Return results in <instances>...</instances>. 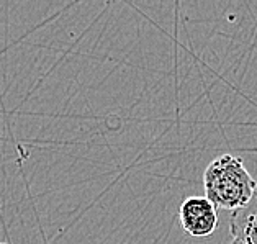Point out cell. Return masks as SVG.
I'll return each mask as SVG.
<instances>
[{
    "mask_svg": "<svg viewBox=\"0 0 257 244\" xmlns=\"http://www.w3.org/2000/svg\"><path fill=\"white\" fill-rule=\"evenodd\" d=\"M257 182L250 176L241 158L223 154L211 161L203 172L205 197L223 210H239L255 193Z\"/></svg>",
    "mask_w": 257,
    "mask_h": 244,
    "instance_id": "cell-1",
    "label": "cell"
},
{
    "mask_svg": "<svg viewBox=\"0 0 257 244\" xmlns=\"http://www.w3.org/2000/svg\"><path fill=\"white\" fill-rule=\"evenodd\" d=\"M229 231L244 244H257V192L246 206L233 211Z\"/></svg>",
    "mask_w": 257,
    "mask_h": 244,
    "instance_id": "cell-3",
    "label": "cell"
},
{
    "mask_svg": "<svg viewBox=\"0 0 257 244\" xmlns=\"http://www.w3.org/2000/svg\"><path fill=\"white\" fill-rule=\"evenodd\" d=\"M0 244H7V242H0Z\"/></svg>",
    "mask_w": 257,
    "mask_h": 244,
    "instance_id": "cell-5",
    "label": "cell"
},
{
    "mask_svg": "<svg viewBox=\"0 0 257 244\" xmlns=\"http://www.w3.org/2000/svg\"><path fill=\"white\" fill-rule=\"evenodd\" d=\"M229 244H244V242L241 239H236V237H233V241H231Z\"/></svg>",
    "mask_w": 257,
    "mask_h": 244,
    "instance_id": "cell-4",
    "label": "cell"
},
{
    "mask_svg": "<svg viewBox=\"0 0 257 244\" xmlns=\"http://www.w3.org/2000/svg\"><path fill=\"white\" fill-rule=\"evenodd\" d=\"M179 220L187 234L208 237L218 228V211L206 197H189L180 205Z\"/></svg>",
    "mask_w": 257,
    "mask_h": 244,
    "instance_id": "cell-2",
    "label": "cell"
}]
</instances>
